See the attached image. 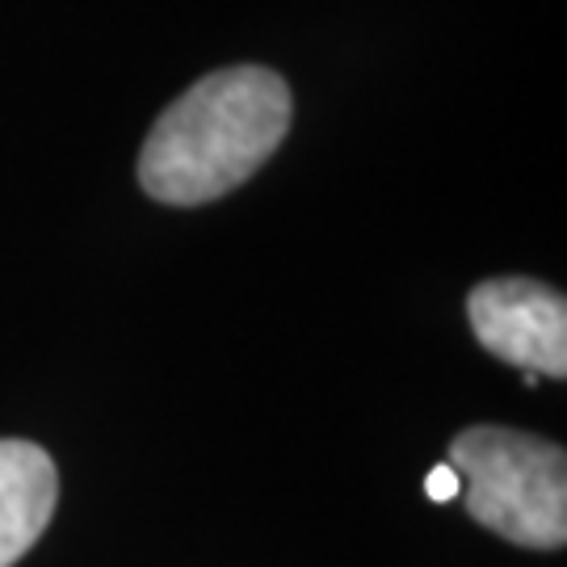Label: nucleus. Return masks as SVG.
<instances>
[{
    "label": "nucleus",
    "instance_id": "f257e3e1",
    "mask_svg": "<svg viewBox=\"0 0 567 567\" xmlns=\"http://www.w3.org/2000/svg\"><path fill=\"white\" fill-rule=\"evenodd\" d=\"M290 84L261 63L210 72L152 122L140 185L164 206H206L261 173L290 131Z\"/></svg>",
    "mask_w": 567,
    "mask_h": 567
},
{
    "label": "nucleus",
    "instance_id": "f03ea898",
    "mask_svg": "<svg viewBox=\"0 0 567 567\" xmlns=\"http://www.w3.org/2000/svg\"><path fill=\"white\" fill-rule=\"evenodd\" d=\"M466 513L529 550L567 543V454L559 442L505 425H471L450 442Z\"/></svg>",
    "mask_w": 567,
    "mask_h": 567
},
{
    "label": "nucleus",
    "instance_id": "7ed1b4c3",
    "mask_svg": "<svg viewBox=\"0 0 567 567\" xmlns=\"http://www.w3.org/2000/svg\"><path fill=\"white\" fill-rule=\"evenodd\" d=\"M475 341L538 379H567V299L534 278H492L466 299Z\"/></svg>",
    "mask_w": 567,
    "mask_h": 567
},
{
    "label": "nucleus",
    "instance_id": "20e7f679",
    "mask_svg": "<svg viewBox=\"0 0 567 567\" xmlns=\"http://www.w3.org/2000/svg\"><path fill=\"white\" fill-rule=\"evenodd\" d=\"M60 501L51 454L21 437H0V567H13L39 543Z\"/></svg>",
    "mask_w": 567,
    "mask_h": 567
},
{
    "label": "nucleus",
    "instance_id": "39448f33",
    "mask_svg": "<svg viewBox=\"0 0 567 567\" xmlns=\"http://www.w3.org/2000/svg\"><path fill=\"white\" fill-rule=\"evenodd\" d=\"M425 487H429V496H433V501H454V496L463 492L458 475H454L450 466H433V471H429V480H425Z\"/></svg>",
    "mask_w": 567,
    "mask_h": 567
}]
</instances>
